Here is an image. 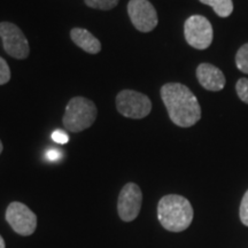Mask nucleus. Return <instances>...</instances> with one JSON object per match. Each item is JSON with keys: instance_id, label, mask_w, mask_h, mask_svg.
I'll use <instances>...</instances> for the list:
<instances>
[{"instance_id": "obj_1", "label": "nucleus", "mask_w": 248, "mask_h": 248, "mask_svg": "<svg viewBox=\"0 0 248 248\" xmlns=\"http://www.w3.org/2000/svg\"><path fill=\"white\" fill-rule=\"evenodd\" d=\"M161 98L170 120L181 128H190L201 119V107L193 92L181 83H167L161 88Z\"/></svg>"}, {"instance_id": "obj_2", "label": "nucleus", "mask_w": 248, "mask_h": 248, "mask_svg": "<svg viewBox=\"0 0 248 248\" xmlns=\"http://www.w3.org/2000/svg\"><path fill=\"white\" fill-rule=\"evenodd\" d=\"M193 216L191 202L183 195H164L157 203V218L167 231H185L192 224Z\"/></svg>"}, {"instance_id": "obj_3", "label": "nucleus", "mask_w": 248, "mask_h": 248, "mask_svg": "<svg viewBox=\"0 0 248 248\" xmlns=\"http://www.w3.org/2000/svg\"><path fill=\"white\" fill-rule=\"evenodd\" d=\"M97 115L94 102L84 97H75L67 104L62 121L68 131L80 132L94 123Z\"/></svg>"}, {"instance_id": "obj_4", "label": "nucleus", "mask_w": 248, "mask_h": 248, "mask_svg": "<svg viewBox=\"0 0 248 248\" xmlns=\"http://www.w3.org/2000/svg\"><path fill=\"white\" fill-rule=\"evenodd\" d=\"M116 108L128 119L141 120L152 110V101L147 95L135 90H123L116 95Z\"/></svg>"}, {"instance_id": "obj_5", "label": "nucleus", "mask_w": 248, "mask_h": 248, "mask_svg": "<svg viewBox=\"0 0 248 248\" xmlns=\"http://www.w3.org/2000/svg\"><path fill=\"white\" fill-rule=\"evenodd\" d=\"M184 37L193 48H208L214 38L212 23L202 15H192L184 23Z\"/></svg>"}, {"instance_id": "obj_6", "label": "nucleus", "mask_w": 248, "mask_h": 248, "mask_svg": "<svg viewBox=\"0 0 248 248\" xmlns=\"http://www.w3.org/2000/svg\"><path fill=\"white\" fill-rule=\"evenodd\" d=\"M5 218L15 233L28 237L33 234L37 228V216L27 204L14 201L8 204Z\"/></svg>"}, {"instance_id": "obj_7", "label": "nucleus", "mask_w": 248, "mask_h": 248, "mask_svg": "<svg viewBox=\"0 0 248 248\" xmlns=\"http://www.w3.org/2000/svg\"><path fill=\"white\" fill-rule=\"evenodd\" d=\"M0 37L2 39L5 52L9 57L17 60H24L29 57V43L22 30L16 24L0 22Z\"/></svg>"}, {"instance_id": "obj_8", "label": "nucleus", "mask_w": 248, "mask_h": 248, "mask_svg": "<svg viewBox=\"0 0 248 248\" xmlns=\"http://www.w3.org/2000/svg\"><path fill=\"white\" fill-rule=\"evenodd\" d=\"M142 192L136 183H126L120 192L117 213L123 222H132L141 210Z\"/></svg>"}, {"instance_id": "obj_9", "label": "nucleus", "mask_w": 248, "mask_h": 248, "mask_svg": "<svg viewBox=\"0 0 248 248\" xmlns=\"http://www.w3.org/2000/svg\"><path fill=\"white\" fill-rule=\"evenodd\" d=\"M128 14L133 26L140 32H151L159 23L156 11L148 0H130Z\"/></svg>"}, {"instance_id": "obj_10", "label": "nucleus", "mask_w": 248, "mask_h": 248, "mask_svg": "<svg viewBox=\"0 0 248 248\" xmlns=\"http://www.w3.org/2000/svg\"><path fill=\"white\" fill-rule=\"evenodd\" d=\"M197 78L207 91L218 92L224 89L226 78L223 71L212 63H200L197 68Z\"/></svg>"}, {"instance_id": "obj_11", "label": "nucleus", "mask_w": 248, "mask_h": 248, "mask_svg": "<svg viewBox=\"0 0 248 248\" xmlns=\"http://www.w3.org/2000/svg\"><path fill=\"white\" fill-rule=\"evenodd\" d=\"M70 37L73 42L86 53L98 54L101 51V43L88 30L82 28H74L70 31Z\"/></svg>"}, {"instance_id": "obj_12", "label": "nucleus", "mask_w": 248, "mask_h": 248, "mask_svg": "<svg viewBox=\"0 0 248 248\" xmlns=\"http://www.w3.org/2000/svg\"><path fill=\"white\" fill-rule=\"evenodd\" d=\"M202 4L210 6L219 17H229L233 12L232 0H199Z\"/></svg>"}, {"instance_id": "obj_13", "label": "nucleus", "mask_w": 248, "mask_h": 248, "mask_svg": "<svg viewBox=\"0 0 248 248\" xmlns=\"http://www.w3.org/2000/svg\"><path fill=\"white\" fill-rule=\"evenodd\" d=\"M235 66L238 70L248 75V43L238 49L237 54H235Z\"/></svg>"}, {"instance_id": "obj_14", "label": "nucleus", "mask_w": 248, "mask_h": 248, "mask_svg": "<svg viewBox=\"0 0 248 248\" xmlns=\"http://www.w3.org/2000/svg\"><path fill=\"white\" fill-rule=\"evenodd\" d=\"M84 1L91 8L100 9V11H110V9L116 7L120 0H84Z\"/></svg>"}, {"instance_id": "obj_15", "label": "nucleus", "mask_w": 248, "mask_h": 248, "mask_svg": "<svg viewBox=\"0 0 248 248\" xmlns=\"http://www.w3.org/2000/svg\"><path fill=\"white\" fill-rule=\"evenodd\" d=\"M235 92L240 100L248 105V78L238 79L235 84Z\"/></svg>"}, {"instance_id": "obj_16", "label": "nucleus", "mask_w": 248, "mask_h": 248, "mask_svg": "<svg viewBox=\"0 0 248 248\" xmlns=\"http://www.w3.org/2000/svg\"><path fill=\"white\" fill-rule=\"evenodd\" d=\"M240 221L245 226H248V190L245 192L239 207Z\"/></svg>"}, {"instance_id": "obj_17", "label": "nucleus", "mask_w": 248, "mask_h": 248, "mask_svg": "<svg viewBox=\"0 0 248 248\" xmlns=\"http://www.w3.org/2000/svg\"><path fill=\"white\" fill-rule=\"evenodd\" d=\"M11 79V69H9L7 62L0 57V85H4Z\"/></svg>"}, {"instance_id": "obj_18", "label": "nucleus", "mask_w": 248, "mask_h": 248, "mask_svg": "<svg viewBox=\"0 0 248 248\" xmlns=\"http://www.w3.org/2000/svg\"><path fill=\"white\" fill-rule=\"evenodd\" d=\"M52 139H53L55 142L61 145L67 144V142L69 141V137H68V135L63 131V130H55V131L52 133Z\"/></svg>"}, {"instance_id": "obj_19", "label": "nucleus", "mask_w": 248, "mask_h": 248, "mask_svg": "<svg viewBox=\"0 0 248 248\" xmlns=\"http://www.w3.org/2000/svg\"><path fill=\"white\" fill-rule=\"evenodd\" d=\"M60 156H61L60 152L57 150H51L46 153V157H47L49 161H57L60 159Z\"/></svg>"}, {"instance_id": "obj_20", "label": "nucleus", "mask_w": 248, "mask_h": 248, "mask_svg": "<svg viewBox=\"0 0 248 248\" xmlns=\"http://www.w3.org/2000/svg\"><path fill=\"white\" fill-rule=\"evenodd\" d=\"M0 248H6V245H5V240L4 238L0 235Z\"/></svg>"}, {"instance_id": "obj_21", "label": "nucleus", "mask_w": 248, "mask_h": 248, "mask_svg": "<svg viewBox=\"0 0 248 248\" xmlns=\"http://www.w3.org/2000/svg\"><path fill=\"white\" fill-rule=\"evenodd\" d=\"M2 150H4V146H2V142L0 140V154L2 153Z\"/></svg>"}]
</instances>
